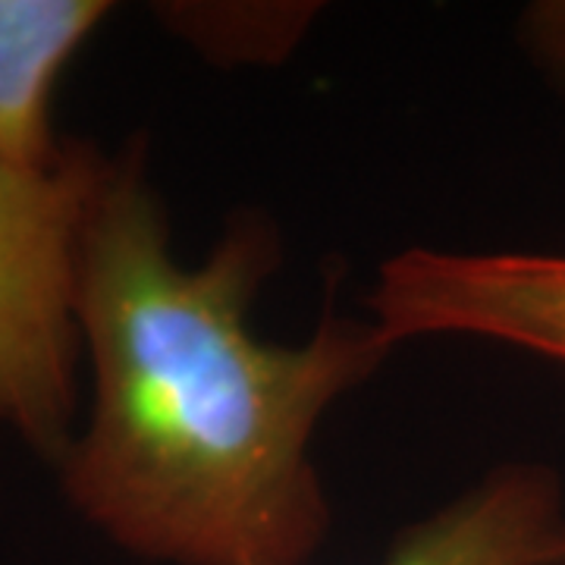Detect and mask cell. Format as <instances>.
Returning <instances> with one entry per match:
<instances>
[{"label": "cell", "instance_id": "8992f818", "mask_svg": "<svg viewBox=\"0 0 565 565\" xmlns=\"http://www.w3.org/2000/svg\"><path fill=\"white\" fill-rule=\"evenodd\" d=\"M311 3H158V20L211 61H282L315 20Z\"/></svg>", "mask_w": 565, "mask_h": 565}, {"label": "cell", "instance_id": "277c9868", "mask_svg": "<svg viewBox=\"0 0 565 565\" xmlns=\"http://www.w3.org/2000/svg\"><path fill=\"white\" fill-rule=\"evenodd\" d=\"M384 565H565L563 481L546 465H497L405 527Z\"/></svg>", "mask_w": 565, "mask_h": 565}, {"label": "cell", "instance_id": "3957f363", "mask_svg": "<svg viewBox=\"0 0 565 565\" xmlns=\"http://www.w3.org/2000/svg\"><path fill=\"white\" fill-rule=\"evenodd\" d=\"M367 318L393 349L468 337L565 364V255L405 248L377 267Z\"/></svg>", "mask_w": 565, "mask_h": 565}, {"label": "cell", "instance_id": "7a4b0ae2", "mask_svg": "<svg viewBox=\"0 0 565 565\" xmlns=\"http://www.w3.org/2000/svg\"><path fill=\"white\" fill-rule=\"evenodd\" d=\"M98 148L54 170L0 161V424L44 462L76 437L79 230Z\"/></svg>", "mask_w": 565, "mask_h": 565}, {"label": "cell", "instance_id": "6da1fadb", "mask_svg": "<svg viewBox=\"0 0 565 565\" xmlns=\"http://www.w3.org/2000/svg\"><path fill=\"white\" fill-rule=\"evenodd\" d=\"M280 264L264 217H236L199 264L170 245L145 145L98 151L79 230L88 412L63 500L104 541L161 565H305L330 500L311 456L323 415L393 352L371 318L323 315L305 343L248 323Z\"/></svg>", "mask_w": 565, "mask_h": 565}, {"label": "cell", "instance_id": "52a82bcc", "mask_svg": "<svg viewBox=\"0 0 565 565\" xmlns=\"http://www.w3.org/2000/svg\"><path fill=\"white\" fill-rule=\"evenodd\" d=\"M519 35L537 66H544L556 79H565V0L531 3L522 13Z\"/></svg>", "mask_w": 565, "mask_h": 565}, {"label": "cell", "instance_id": "5b68a950", "mask_svg": "<svg viewBox=\"0 0 565 565\" xmlns=\"http://www.w3.org/2000/svg\"><path fill=\"white\" fill-rule=\"evenodd\" d=\"M114 10L110 0H0V161L61 167L70 141L54 132L57 85Z\"/></svg>", "mask_w": 565, "mask_h": 565}]
</instances>
